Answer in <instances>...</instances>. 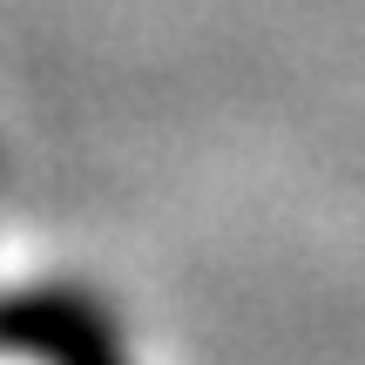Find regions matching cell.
I'll list each match as a JSON object with an SVG mask.
<instances>
[{"label":"cell","instance_id":"1","mask_svg":"<svg viewBox=\"0 0 365 365\" xmlns=\"http://www.w3.org/2000/svg\"><path fill=\"white\" fill-rule=\"evenodd\" d=\"M0 352H21V359H115L122 331L102 318L95 298L41 284V291L0 298Z\"/></svg>","mask_w":365,"mask_h":365}]
</instances>
